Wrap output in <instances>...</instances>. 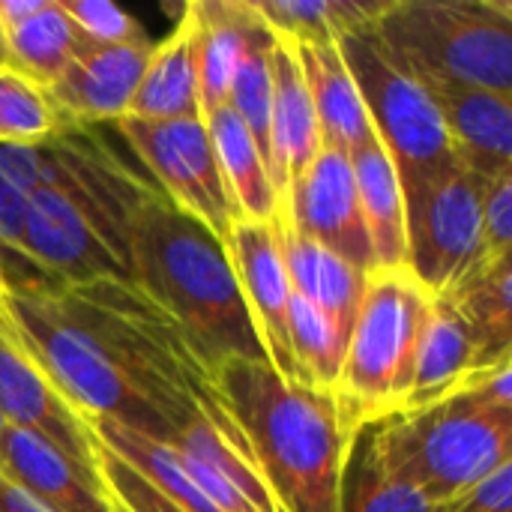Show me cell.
I'll list each match as a JSON object with an SVG mask.
<instances>
[{"mask_svg":"<svg viewBox=\"0 0 512 512\" xmlns=\"http://www.w3.org/2000/svg\"><path fill=\"white\" fill-rule=\"evenodd\" d=\"M372 30L420 78L512 96L510 0H390Z\"/></svg>","mask_w":512,"mask_h":512,"instance_id":"obj_8","label":"cell"},{"mask_svg":"<svg viewBox=\"0 0 512 512\" xmlns=\"http://www.w3.org/2000/svg\"><path fill=\"white\" fill-rule=\"evenodd\" d=\"M438 512H512V462L459 498L441 504Z\"/></svg>","mask_w":512,"mask_h":512,"instance_id":"obj_36","label":"cell"},{"mask_svg":"<svg viewBox=\"0 0 512 512\" xmlns=\"http://www.w3.org/2000/svg\"><path fill=\"white\" fill-rule=\"evenodd\" d=\"M273 228L279 237L291 291L315 309H321L345 336H351L369 276L342 261L339 255H333L330 249L300 237L279 216H273Z\"/></svg>","mask_w":512,"mask_h":512,"instance_id":"obj_22","label":"cell"},{"mask_svg":"<svg viewBox=\"0 0 512 512\" xmlns=\"http://www.w3.org/2000/svg\"><path fill=\"white\" fill-rule=\"evenodd\" d=\"M219 171L237 207V216L246 222H270L279 210V198L267 171L261 150L255 147L243 120L228 108H213L204 114Z\"/></svg>","mask_w":512,"mask_h":512,"instance_id":"obj_26","label":"cell"},{"mask_svg":"<svg viewBox=\"0 0 512 512\" xmlns=\"http://www.w3.org/2000/svg\"><path fill=\"white\" fill-rule=\"evenodd\" d=\"M288 336L300 384L333 393L345 363L348 336L321 309H315L294 291L288 306Z\"/></svg>","mask_w":512,"mask_h":512,"instance_id":"obj_31","label":"cell"},{"mask_svg":"<svg viewBox=\"0 0 512 512\" xmlns=\"http://www.w3.org/2000/svg\"><path fill=\"white\" fill-rule=\"evenodd\" d=\"M276 216L300 237L330 249L360 273H375L372 243L360 213L351 156L321 147L309 168L288 186Z\"/></svg>","mask_w":512,"mask_h":512,"instance_id":"obj_12","label":"cell"},{"mask_svg":"<svg viewBox=\"0 0 512 512\" xmlns=\"http://www.w3.org/2000/svg\"><path fill=\"white\" fill-rule=\"evenodd\" d=\"M0 336H6V339L15 342L12 318H9V291H6V285H3V276H0Z\"/></svg>","mask_w":512,"mask_h":512,"instance_id":"obj_39","label":"cell"},{"mask_svg":"<svg viewBox=\"0 0 512 512\" xmlns=\"http://www.w3.org/2000/svg\"><path fill=\"white\" fill-rule=\"evenodd\" d=\"M45 0H0V27L9 30L42 9Z\"/></svg>","mask_w":512,"mask_h":512,"instance_id":"obj_38","label":"cell"},{"mask_svg":"<svg viewBox=\"0 0 512 512\" xmlns=\"http://www.w3.org/2000/svg\"><path fill=\"white\" fill-rule=\"evenodd\" d=\"M483 246H486V255H510L512 171L492 180L483 192Z\"/></svg>","mask_w":512,"mask_h":512,"instance_id":"obj_35","label":"cell"},{"mask_svg":"<svg viewBox=\"0 0 512 512\" xmlns=\"http://www.w3.org/2000/svg\"><path fill=\"white\" fill-rule=\"evenodd\" d=\"M0 420L12 429L39 435L66 459L96 474V441L87 423L6 336H0Z\"/></svg>","mask_w":512,"mask_h":512,"instance_id":"obj_15","label":"cell"},{"mask_svg":"<svg viewBox=\"0 0 512 512\" xmlns=\"http://www.w3.org/2000/svg\"><path fill=\"white\" fill-rule=\"evenodd\" d=\"M225 249H228L240 294L246 300L249 318L255 324V333L264 345L270 366L285 381L300 384L297 363L291 354V336H288L291 282L285 273L273 219L270 222L237 219L225 237Z\"/></svg>","mask_w":512,"mask_h":512,"instance_id":"obj_13","label":"cell"},{"mask_svg":"<svg viewBox=\"0 0 512 512\" xmlns=\"http://www.w3.org/2000/svg\"><path fill=\"white\" fill-rule=\"evenodd\" d=\"M219 387L282 512H339L351 432L333 393L285 381L270 363L228 360Z\"/></svg>","mask_w":512,"mask_h":512,"instance_id":"obj_3","label":"cell"},{"mask_svg":"<svg viewBox=\"0 0 512 512\" xmlns=\"http://www.w3.org/2000/svg\"><path fill=\"white\" fill-rule=\"evenodd\" d=\"M72 27L96 45H150L138 18L108 0H60Z\"/></svg>","mask_w":512,"mask_h":512,"instance_id":"obj_33","label":"cell"},{"mask_svg":"<svg viewBox=\"0 0 512 512\" xmlns=\"http://www.w3.org/2000/svg\"><path fill=\"white\" fill-rule=\"evenodd\" d=\"M9 318L15 345L84 423L111 420L168 444L171 432L162 417L141 399L99 336L51 288L9 291Z\"/></svg>","mask_w":512,"mask_h":512,"instance_id":"obj_5","label":"cell"},{"mask_svg":"<svg viewBox=\"0 0 512 512\" xmlns=\"http://www.w3.org/2000/svg\"><path fill=\"white\" fill-rule=\"evenodd\" d=\"M486 180L459 159L405 195V270L441 297L486 258L483 192Z\"/></svg>","mask_w":512,"mask_h":512,"instance_id":"obj_10","label":"cell"},{"mask_svg":"<svg viewBox=\"0 0 512 512\" xmlns=\"http://www.w3.org/2000/svg\"><path fill=\"white\" fill-rule=\"evenodd\" d=\"M429 309L432 294L405 267L378 270L366 279L333 390L351 432L399 411L414 378Z\"/></svg>","mask_w":512,"mask_h":512,"instance_id":"obj_7","label":"cell"},{"mask_svg":"<svg viewBox=\"0 0 512 512\" xmlns=\"http://www.w3.org/2000/svg\"><path fill=\"white\" fill-rule=\"evenodd\" d=\"M441 507L426 498L423 489L399 477L363 426L348 444L339 486V512H438Z\"/></svg>","mask_w":512,"mask_h":512,"instance_id":"obj_27","label":"cell"},{"mask_svg":"<svg viewBox=\"0 0 512 512\" xmlns=\"http://www.w3.org/2000/svg\"><path fill=\"white\" fill-rule=\"evenodd\" d=\"M477 369V342L468 324L447 297H432L429 321L414 363V378L396 414L423 411L456 396Z\"/></svg>","mask_w":512,"mask_h":512,"instance_id":"obj_21","label":"cell"},{"mask_svg":"<svg viewBox=\"0 0 512 512\" xmlns=\"http://www.w3.org/2000/svg\"><path fill=\"white\" fill-rule=\"evenodd\" d=\"M468 324L477 342L480 369L512 357V258L486 255L453 291L441 294Z\"/></svg>","mask_w":512,"mask_h":512,"instance_id":"obj_25","label":"cell"},{"mask_svg":"<svg viewBox=\"0 0 512 512\" xmlns=\"http://www.w3.org/2000/svg\"><path fill=\"white\" fill-rule=\"evenodd\" d=\"M135 120H198L201 114V87H198V45H195V15L192 6H183L177 27L153 45L144 66L141 84L129 105Z\"/></svg>","mask_w":512,"mask_h":512,"instance_id":"obj_20","label":"cell"},{"mask_svg":"<svg viewBox=\"0 0 512 512\" xmlns=\"http://www.w3.org/2000/svg\"><path fill=\"white\" fill-rule=\"evenodd\" d=\"M423 84L438 102L456 159L486 183L510 174L512 96L432 78H423Z\"/></svg>","mask_w":512,"mask_h":512,"instance_id":"obj_16","label":"cell"},{"mask_svg":"<svg viewBox=\"0 0 512 512\" xmlns=\"http://www.w3.org/2000/svg\"><path fill=\"white\" fill-rule=\"evenodd\" d=\"M339 51L357 81L372 132L396 165L402 192L408 195L450 168L456 153L423 78L372 27L339 39Z\"/></svg>","mask_w":512,"mask_h":512,"instance_id":"obj_9","label":"cell"},{"mask_svg":"<svg viewBox=\"0 0 512 512\" xmlns=\"http://www.w3.org/2000/svg\"><path fill=\"white\" fill-rule=\"evenodd\" d=\"M369 429L384 462L438 507L512 462V408L489 405L468 390Z\"/></svg>","mask_w":512,"mask_h":512,"instance_id":"obj_6","label":"cell"},{"mask_svg":"<svg viewBox=\"0 0 512 512\" xmlns=\"http://www.w3.org/2000/svg\"><path fill=\"white\" fill-rule=\"evenodd\" d=\"M87 429L96 438V444H102L135 474H141L174 507L183 512H219V507L207 498V492L195 483V477L186 471V465L168 444L153 441L111 420H87Z\"/></svg>","mask_w":512,"mask_h":512,"instance_id":"obj_28","label":"cell"},{"mask_svg":"<svg viewBox=\"0 0 512 512\" xmlns=\"http://www.w3.org/2000/svg\"><path fill=\"white\" fill-rule=\"evenodd\" d=\"M84 36L72 27L60 0H45L36 15L6 30L9 66L48 90L78 54Z\"/></svg>","mask_w":512,"mask_h":512,"instance_id":"obj_30","label":"cell"},{"mask_svg":"<svg viewBox=\"0 0 512 512\" xmlns=\"http://www.w3.org/2000/svg\"><path fill=\"white\" fill-rule=\"evenodd\" d=\"M273 72V108H270V180L276 198L309 168L321 150V129L315 105L294 57V48L285 39H276L270 54Z\"/></svg>","mask_w":512,"mask_h":512,"instance_id":"obj_18","label":"cell"},{"mask_svg":"<svg viewBox=\"0 0 512 512\" xmlns=\"http://www.w3.org/2000/svg\"><path fill=\"white\" fill-rule=\"evenodd\" d=\"M66 129L48 93L9 66H0V144H39Z\"/></svg>","mask_w":512,"mask_h":512,"instance_id":"obj_32","label":"cell"},{"mask_svg":"<svg viewBox=\"0 0 512 512\" xmlns=\"http://www.w3.org/2000/svg\"><path fill=\"white\" fill-rule=\"evenodd\" d=\"M150 45H96L81 42L66 72L45 90L63 126L117 123L129 114Z\"/></svg>","mask_w":512,"mask_h":512,"instance_id":"obj_14","label":"cell"},{"mask_svg":"<svg viewBox=\"0 0 512 512\" xmlns=\"http://www.w3.org/2000/svg\"><path fill=\"white\" fill-rule=\"evenodd\" d=\"M201 114L228 102L231 81L252 30L261 24L249 0H192Z\"/></svg>","mask_w":512,"mask_h":512,"instance_id":"obj_24","label":"cell"},{"mask_svg":"<svg viewBox=\"0 0 512 512\" xmlns=\"http://www.w3.org/2000/svg\"><path fill=\"white\" fill-rule=\"evenodd\" d=\"M360 198V213L372 243L375 273L405 267V192L393 159L372 135L348 153Z\"/></svg>","mask_w":512,"mask_h":512,"instance_id":"obj_23","label":"cell"},{"mask_svg":"<svg viewBox=\"0 0 512 512\" xmlns=\"http://www.w3.org/2000/svg\"><path fill=\"white\" fill-rule=\"evenodd\" d=\"M0 512H51L0 471Z\"/></svg>","mask_w":512,"mask_h":512,"instance_id":"obj_37","label":"cell"},{"mask_svg":"<svg viewBox=\"0 0 512 512\" xmlns=\"http://www.w3.org/2000/svg\"><path fill=\"white\" fill-rule=\"evenodd\" d=\"M129 282L177 324L216 372L228 360L270 363L225 240L174 207L156 186L132 213Z\"/></svg>","mask_w":512,"mask_h":512,"instance_id":"obj_2","label":"cell"},{"mask_svg":"<svg viewBox=\"0 0 512 512\" xmlns=\"http://www.w3.org/2000/svg\"><path fill=\"white\" fill-rule=\"evenodd\" d=\"M51 291L99 336L171 435L183 426H210L246 441L219 387V372L132 282L90 279Z\"/></svg>","mask_w":512,"mask_h":512,"instance_id":"obj_4","label":"cell"},{"mask_svg":"<svg viewBox=\"0 0 512 512\" xmlns=\"http://www.w3.org/2000/svg\"><path fill=\"white\" fill-rule=\"evenodd\" d=\"M96 474L114 512H183L102 444H96Z\"/></svg>","mask_w":512,"mask_h":512,"instance_id":"obj_34","label":"cell"},{"mask_svg":"<svg viewBox=\"0 0 512 512\" xmlns=\"http://www.w3.org/2000/svg\"><path fill=\"white\" fill-rule=\"evenodd\" d=\"M288 42V39H285ZM306 78L318 129L321 147H333L342 153L357 150L375 132L360 99L357 81L339 51V42H288Z\"/></svg>","mask_w":512,"mask_h":512,"instance_id":"obj_19","label":"cell"},{"mask_svg":"<svg viewBox=\"0 0 512 512\" xmlns=\"http://www.w3.org/2000/svg\"><path fill=\"white\" fill-rule=\"evenodd\" d=\"M42 147V183L27 201L21 258L3 285L57 288L90 279L129 282V225L153 186L135 174L93 126H66Z\"/></svg>","mask_w":512,"mask_h":512,"instance_id":"obj_1","label":"cell"},{"mask_svg":"<svg viewBox=\"0 0 512 512\" xmlns=\"http://www.w3.org/2000/svg\"><path fill=\"white\" fill-rule=\"evenodd\" d=\"M3 429H6V423H3V420H0V435H3Z\"/></svg>","mask_w":512,"mask_h":512,"instance_id":"obj_41","label":"cell"},{"mask_svg":"<svg viewBox=\"0 0 512 512\" xmlns=\"http://www.w3.org/2000/svg\"><path fill=\"white\" fill-rule=\"evenodd\" d=\"M276 39L339 42L372 27L390 0H249Z\"/></svg>","mask_w":512,"mask_h":512,"instance_id":"obj_29","label":"cell"},{"mask_svg":"<svg viewBox=\"0 0 512 512\" xmlns=\"http://www.w3.org/2000/svg\"><path fill=\"white\" fill-rule=\"evenodd\" d=\"M153 186L183 213L198 219L219 240L240 219L216 162V150L204 117L198 120H135L114 123Z\"/></svg>","mask_w":512,"mask_h":512,"instance_id":"obj_11","label":"cell"},{"mask_svg":"<svg viewBox=\"0 0 512 512\" xmlns=\"http://www.w3.org/2000/svg\"><path fill=\"white\" fill-rule=\"evenodd\" d=\"M0 471L51 512H114L99 474L75 465L39 435L6 426Z\"/></svg>","mask_w":512,"mask_h":512,"instance_id":"obj_17","label":"cell"},{"mask_svg":"<svg viewBox=\"0 0 512 512\" xmlns=\"http://www.w3.org/2000/svg\"><path fill=\"white\" fill-rule=\"evenodd\" d=\"M0 66H9V48H6V30L3 27H0Z\"/></svg>","mask_w":512,"mask_h":512,"instance_id":"obj_40","label":"cell"}]
</instances>
